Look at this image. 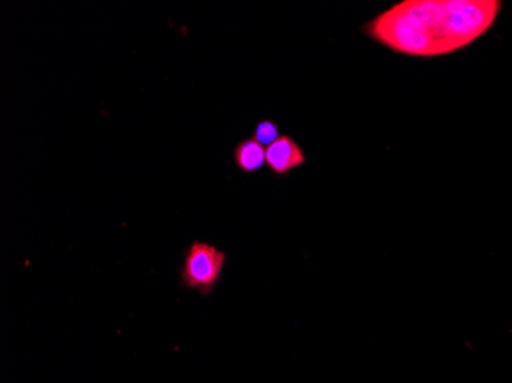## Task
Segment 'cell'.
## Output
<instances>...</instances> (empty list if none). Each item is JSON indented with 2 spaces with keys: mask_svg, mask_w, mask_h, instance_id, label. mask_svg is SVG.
<instances>
[{
  "mask_svg": "<svg viewBox=\"0 0 512 383\" xmlns=\"http://www.w3.org/2000/svg\"><path fill=\"white\" fill-rule=\"evenodd\" d=\"M502 8L499 0H402L368 20L362 33L391 53L434 59L473 45Z\"/></svg>",
  "mask_w": 512,
  "mask_h": 383,
  "instance_id": "obj_1",
  "label": "cell"
},
{
  "mask_svg": "<svg viewBox=\"0 0 512 383\" xmlns=\"http://www.w3.org/2000/svg\"><path fill=\"white\" fill-rule=\"evenodd\" d=\"M227 253L214 244L195 239L183 250L178 278L181 289L211 298L223 279Z\"/></svg>",
  "mask_w": 512,
  "mask_h": 383,
  "instance_id": "obj_2",
  "label": "cell"
},
{
  "mask_svg": "<svg viewBox=\"0 0 512 383\" xmlns=\"http://www.w3.org/2000/svg\"><path fill=\"white\" fill-rule=\"evenodd\" d=\"M307 163V155L295 138L281 134L266 149V166L275 177L286 178Z\"/></svg>",
  "mask_w": 512,
  "mask_h": 383,
  "instance_id": "obj_3",
  "label": "cell"
},
{
  "mask_svg": "<svg viewBox=\"0 0 512 383\" xmlns=\"http://www.w3.org/2000/svg\"><path fill=\"white\" fill-rule=\"evenodd\" d=\"M232 157L238 171L246 175L256 174L266 166V149L252 137L238 141Z\"/></svg>",
  "mask_w": 512,
  "mask_h": 383,
  "instance_id": "obj_4",
  "label": "cell"
},
{
  "mask_svg": "<svg viewBox=\"0 0 512 383\" xmlns=\"http://www.w3.org/2000/svg\"><path fill=\"white\" fill-rule=\"evenodd\" d=\"M279 137H281L279 126L272 122V120H269V118L260 120V122L256 123L255 128H253L252 138L258 141L260 145L270 146Z\"/></svg>",
  "mask_w": 512,
  "mask_h": 383,
  "instance_id": "obj_5",
  "label": "cell"
}]
</instances>
